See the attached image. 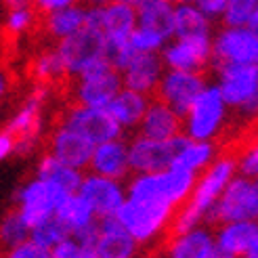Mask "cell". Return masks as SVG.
Listing matches in <instances>:
<instances>
[{"label":"cell","mask_w":258,"mask_h":258,"mask_svg":"<svg viewBox=\"0 0 258 258\" xmlns=\"http://www.w3.org/2000/svg\"><path fill=\"white\" fill-rule=\"evenodd\" d=\"M250 30L258 32V0H256V9H254V17H252V23H250Z\"/></svg>","instance_id":"obj_40"},{"label":"cell","mask_w":258,"mask_h":258,"mask_svg":"<svg viewBox=\"0 0 258 258\" xmlns=\"http://www.w3.org/2000/svg\"><path fill=\"white\" fill-rule=\"evenodd\" d=\"M70 198L68 191H63L61 187L48 183L42 178H34L28 185H23L17 193L19 202V212L23 216L25 225L30 227V231L38 229L44 225L46 221L55 216L57 208Z\"/></svg>","instance_id":"obj_10"},{"label":"cell","mask_w":258,"mask_h":258,"mask_svg":"<svg viewBox=\"0 0 258 258\" xmlns=\"http://www.w3.org/2000/svg\"><path fill=\"white\" fill-rule=\"evenodd\" d=\"M229 107L216 84H208L183 118L185 135L200 143H214L229 122Z\"/></svg>","instance_id":"obj_7"},{"label":"cell","mask_w":258,"mask_h":258,"mask_svg":"<svg viewBox=\"0 0 258 258\" xmlns=\"http://www.w3.org/2000/svg\"><path fill=\"white\" fill-rule=\"evenodd\" d=\"M174 38H214V21L196 7V3H178L174 11Z\"/></svg>","instance_id":"obj_25"},{"label":"cell","mask_w":258,"mask_h":258,"mask_svg":"<svg viewBox=\"0 0 258 258\" xmlns=\"http://www.w3.org/2000/svg\"><path fill=\"white\" fill-rule=\"evenodd\" d=\"M176 212L178 210H174L168 204L126 200L115 218L135 237L139 246H147V243H153L160 237L164 239Z\"/></svg>","instance_id":"obj_6"},{"label":"cell","mask_w":258,"mask_h":258,"mask_svg":"<svg viewBox=\"0 0 258 258\" xmlns=\"http://www.w3.org/2000/svg\"><path fill=\"white\" fill-rule=\"evenodd\" d=\"M208 84L210 82L206 78V74L166 70L153 99L166 103V105L170 109H174L180 118H185L187 111L193 107V103L198 101V97L204 93Z\"/></svg>","instance_id":"obj_14"},{"label":"cell","mask_w":258,"mask_h":258,"mask_svg":"<svg viewBox=\"0 0 258 258\" xmlns=\"http://www.w3.org/2000/svg\"><path fill=\"white\" fill-rule=\"evenodd\" d=\"M40 145L42 153H48V156H53L55 160L76 170L90 168V162H93L97 149V145L90 143L86 137L61 124H50V131L46 133Z\"/></svg>","instance_id":"obj_13"},{"label":"cell","mask_w":258,"mask_h":258,"mask_svg":"<svg viewBox=\"0 0 258 258\" xmlns=\"http://www.w3.org/2000/svg\"><path fill=\"white\" fill-rule=\"evenodd\" d=\"M227 107L239 118H258V63L212 68Z\"/></svg>","instance_id":"obj_5"},{"label":"cell","mask_w":258,"mask_h":258,"mask_svg":"<svg viewBox=\"0 0 258 258\" xmlns=\"http://www.w3.org/2000/svg\"><path fill=\"white\" fill-rule=\"evenodd\" d=\"M17 149V143H15V139H13V135L7 131H0V160H5L9 153H13Z\"/></svg>","instance_id":"obj_38"},{"label":"cell","mask_w":258,"mask_h":258,"mask_svg":"<svg viewBox=\"0 0 258 258\" xmlns=\"http://www.w3.org/2000/svg\"><path fill=\"white\" fill-rule=\"evenodd\" d=\"M164 74H166V66H164L162 55L137 53L135 59L131 61V66H128L122 74L124 88L151 99L153 95H156Z\"/></svg>","instance_id":"obj_17"},{"label":"cell","mask_w":258,"mask_h":258,"mask_svg":"<svg viewBox=\"0 0 258 258\" xmlns=\"http://www.w3.org/2000/svg\"><path fill=\"white\" fill-rule=\"evenodd\" d=\"M254 9L256 0H229L221 25L223 28H250Z\"/></svg>","instance_id":"obj_31"},{"label":"cell","mask_w":258,"mask_h":258,"mask_svg":"<svg viewBox=\"0 0 258 258\" xmlns=\"http://www.w3.org/2000/svg\"><path fill=\"white\" fill-rule=\"evenodd\" d=\"M256 223H258V218H256Z\"/></svg>","instance_id":"obj_41"},{"label":"cell","mask_w":258,"mask_h":258,"mask_svg":"<svg viewBox=\"0 0 258 258\" xmlns=\"http://www.w3.org/2000/svg\"><path fill=\"white\" fill-rule=\"evenodd\" d=\"M139 135L151 141H164L166 143V141H172L180 135H185V124L174 109L151 97L147 113L139 126Z\"/></svg>","instance_id":"obj_19"},{"label":"cell","mask_w":258,"mask_h":258,"mask_svg":"<svg viewBox=\"0 0 258 258\" xmlns=\"http://www.w3.org/2000/svg\"><path fill=\"white\" fill-rule=\"evenodd\" d=\"M30 239L32 241H36L38 246H42V248H46V250H50L53 252L59 243H63V241H68L70 239V233L66 231V227H63L57 218L53 216L50 221H46L44 225H40L38 229H34L32 233H30Z\"/></svg>","instance_id":"obj_30"},{"label":"cell","mask_w":258,"mask_h":258,"mask_svg":"<svg viewBox=\"0 0 258 258\" xmlns=\"http://www.w3.org/2000/svg\"><path fill=\"white\" fill-rule=\"evenodd\" d=\"M189 137L180 135L172 141H151L145 137H133L128 143V162L131 170L137 174H160L172 168L178 149L185 145Z\"/></svg>","instance_id":"obj_11"},{"label":"cell","mask_w":258,"mask_h":258,"mask_svg":"<svg viewBox=\"0 0 258 258\" xmlns=\"http://www.w3.org/2000/svg\"><path fill=\"white\" fill-rule=\"evenodd\" d=\"M90 170L97 176L120 180L131 172V162H128V143L122 139L109 141V143L97 145L93 162H90Z\"/></svg>","instance_id":"obj_21"},{"label":"cell","mask_w":258,"mask_h":258,"mask_svg":"<svg viewBox=\"0 0 258 258\" xmlns=\"http://www.w3.org/2000/svg\"><path fill=\"white\" fill-rule=\"evenodd\" d=\"M3 258H50V250H46L42 246H38L36 241L28 239V241L19 243L17 248L9 250Z\"/></svg>","instance_id":"obj_34"},{"label":"cell","mask_w":258,"mask_h":258,"mask_svg":"<svg viewBox=\"0 0 258 258\" xmlns=\"http://www.w3.org/2000/svg\"><path fill=\"white\" fill-rule=\"evenodd\" d=\"M216 248L231 258H246L252 241L258 237V223L256 221H239L227 223L214 229Z\"/></svg>","instance_id":"obj_22"},{"label":"cell","mask_w":258,"mask_h":258,"mask_svg":"<svg viewBox=\"0 0 258 258\" xmlns=\"http://www.w3.org/2000/svg\"><path fill=\"white\" fill-rule=\"evenodd\" d=\"M131 42L137 53H156V55H160L166 48V44H168L166 38H162L160 34L151 32V30H145V28H137Z\"/></svg>","instance_id":"obj_32"},{"label":"cell","mask_w":258,"mask_h":258,"mask_svg":"<svg viewBox=\"0 0 258 258\" xmlns=\"http://www.w3.org/2000/svg\"><path fill=\"white\" fill-rule=\"evenodd\" d=\"M235 176H237L235 156L233 153H221V156L212 162L210 168L198 176V183L191 193V198L185 202V206L172 218L162 243H168L170 239L202 227V223L208 221L210 212L214 210V206L218 204V200H221V196L225 193L227 185Z\"/></svg>","instance_id":"obj_1"},{"label":"cell","mask_w":258,"mask_h":258,"mask_svg":"<svg viewBox=\"0 0 258 258\" xmlns=\"http://www.w3.org/2000/svg\"><path fill=\"white\" fill-rule=\"evenodd\" d=\"M38 178L48 180V183L61 187L63 191H68L70 196L80 191L82 180H84L80 170L70 168V166L55 160L53 156H48V153H42L40 160H38Z\"/></svg>","instance_id":"obj_29"},{"label":"cell","mask_w":258,"mask_h":258,"mask_svg":"<svg viewBox=\"0 0 258 258\" xmlns=\"http://www.w3.org/2000/svg\"><path fill=\"white\" fill-rule=\"evenodd\" d=\"M139 28L135 3H107L103 5V30L107 40H131Z\"/></svg>","instance_id":"obj_24"},{"label":"cell","mask_w":258,"mask_h":258,"mask_svg":"<svg viewBox=\"0 0 258 258\" xmlns=\"http://www.w3.org/2000/svg\"><path fill=\"white\" fill-rule=\"evenodd\" d=\"M13 84H15V74L7 63H0V99L13 88Z\"/></svg>","instance_id":"obj_37"},{"label":"cell","mask_w":258,"mask_h":258,"mask_svg":"<svg viewBox=\"0 0 258 258\" xmlns=\"http://www.w3.org/2000/svg\"><path fill=\"white\" fill-rule=\"evenodd\" d=\"M55 218L66 227L70 237H76L78 233H82V231H86L90 225H95V221H97L93 208H90L78 193L70 196L59 206L55 212Z\"/></svg>","instance_id":"obj_28"},{"label":"cell","mask_w":258,"mask_h":258,"mask_svg":"<svg viewBox=\"0 0 258 258\" xmlns=\"http://www.w3.org/2000/svg\"><path fill=\"white\" fill-rule=\"evenodd\" d=\"M50 124L72 128V131L80 133L95 145L118 141L122 139L124 131L107 109H88L82 105H74V103H61L55 109L53 118H50Z\"/></svg>","instance_id":"obj_8"},{"label":"cell","mask_w":258,"mask_h":258,"mask_svg":"<svg viewBox=\"0 0 258 258\" xmlns=\"http://www.w3.org/2000/svg\"><path fill=\"white\" fill-rule=\"evenodd\" d=\"M78 196L93 208L97 218L115 216L126 202L124 187L118 180H109L97 174H86Z\"/></svg>","instance_id":"obj_16"},{"label":"cell","mask_w":258,"mask_h":258,"mask_svg":"<svg viewBox=\"0 0 258 258\" xmlns=\"http://www.w3.org/2000/svg\"><path fill=\"white\" fill-rule=\"evenodd\" d=\"M135 7L139 28L156 32L168 42L174 40V3H168V0H139V3H135Z\"/></svg>","instance_id":"obj_23"},{"label":"cell","mask_w":258,"mask_h":258,"mask_svg":"<svg viewBox=\"0 0 258 258\" xmlns=\"http://www.w3.org/2000/svg\"><path fill=\"white\" fill-rule=\"evenodd\" d=\"M164 250L166 258H214L218 252L214 229L202 225L164 243Z\"/></svg>","instance_id":"obj_20"},{"label":"cell","mask_w":258,"mask_h":258,"mask_svg":"<svg viewBox=\"0 0 258 258\" xmlns=\"http://www.w3.org/2000/svg\"><path fill=\"white\" fill-rule=\"evenodd\" d=\"M258 218V180L235 176L227 185L225 193L208 216L210 227H221L227 223L256 221Z\"/></svg>","instance_id":"obj_9"},{"label":"cell","mask_w":258,"mask_h":258,"mask_svg":"<svg viewBox=\"0 0 258 258\" xmlns=\"http://www.w3.org/2000/svg\"><path fill=\"white\" fill-rule=\"evenodd\" d=\"M246 258H258V237L252 241V246H250V250H248Z\"/></svg>","instance_id":"obj_39"},{"label":"cell","mask_w":258,"mask_h":258,"mask_svg":"<svg viewBox=\"0 0 258 258\" xmlns=\"http://www.w3.org/2000/svg\"><path fill=\"white\" fill-rule=\"evenodd\" d=\"M227 5H229V0H198L196 3V7L210 21H221L227 11Z\"/></svg>","instance_id":"obj_35"},{"label":"cell","mask_w":258,"mask_h":258,"mask_svg":"<svg viewBox=\"0 0 258 258\" xmlns=\"http://www.w3.org/2000/svg\"><path fill=\"white\" fill-rule=\"evenodd\" d=\"M258 63V32L250 28H218L212 38V68Z\"/></svg>","instance_id":"obj_12"},{"label":"cell","mask_w":258,"mask_h":258,"mask_svg":"<svg viewBox=\"0 0 258 258\" xmlns=\"http://www.w3.org/2000/svg\"><path fill=\"white\" fill-rule=\"evenodd\" d=\"M198 176L183 170H166L160 174H137L128 180L126 200L133 202H158L180 210L196 189Z\"/></svg>","instance_id":"obj_3"},{"label":"cell","mask_w":258,"mask_h":258,"mask_svg":"<svg viewBox=\"0 0 258 258\" xmlns=\"http://www.w3.org/2000/svg\"><path fill=\"white\" fill-rule=\"evenodd\" d=\"M50 258H86V252L82 250V246L76 239H68L59 243V246L50 252Z\"/></svg>","instance_id":"obj_36"},{"label":"cell","mask_w":258,"mask_h":258,"mask_svg":"<svg viewBox=\"0 0 258 258\" xmlns=\"http://www.w3.org/2000/svg\"><path fill=\"white\" fill-rule=\"evenodd\" d=\"M235 160H237V174L239 176L258 180V139L250 141L248 145H243L241 151L235 156Z\"/></svg>","instance_id":"obj_33"},{"label":"cell","mask_w":258,"mask_h":258,"mask_svg":"<svg viewBox=\"0 0 258 258\" xmlns=\"http://www.w3.org/2000/svg\"><path fill=\"white\" fill-rule=\"evenodd\" d=\"M124 90L122 74L115 72L107 59H99L76 78L72 95L66 103L82 105L88 109H107L113 99Z\"/></svg>","instance_id":"obj_4"},{"label":"cell","mask_w":258,"mask_h":258,"mask_svg":"<svg viewBox=\"0 0 258 258\" xmlns=\"http://www.w3.org/2000/svg\"><path fill=\"white\" fill-rule=\"evenodd\" d=\"M149 101H151L149 97L124 88L122 93L113 99V103L107 107V111L113 115V120L122 128H139L145 118V113H147Z\"/></svg>","instance_id":"obj_27"},{"label":"cell","mask_w":258,"mask_h":258,"mask_svg":"<svg viewBox=\"0 0 258 258\" xmlns=\"http://www.w3.org/2000/svg\"><path fill=\"white\" fill-rule=\"evenodd\" d=\"M160 55L166 70L206 74L208 68L212 70V38H187V40L174 38Z\"/></svg>","instance_id":"obj_15"},{"label":"cell","mask_w":258,"mask_h":258,"mask_svg":"<svg viewBox=\"0 0 258 258\" xmlns=\"http://www.w3.org/2000/svg\"><path fill=\"white\" fill-rule=\"evenodd\" d=\"M216 158H218V149L214 143H200V141L187 139L185 145L176 153L172 168L200 176L202 172H206L210 168Z\"/></svg>","instance_id":"obj_26"},{"label":"cell","mask_w":258,"mask_h":258,"mask_svg":"<svg viewBox=\"0 0 258 258\" xmlns=\"http://www.w3.org/2000/svg\"><path fill=\"white\" fill-rule=\"evenodd\" d=\"M256 135H258V131H256Z\"/></svg>","instance_id":"obj_42"},{"label":"cell","mask_w":258,"mask_h":258,"mask_svg":"<svg viewBox=\"0 0 258 258\" xmlns=\"http://www.w3.org/2000/svg\"><path fill=\"white\" fill-rule=\"evenodd\" d=\"M105 30H103V5L86 9L84 25L74 36L57 42V53L72 78L99 59H105Z\"/></svg>","instance_id":"obj_2"},{"label":"cell","mask_w":258,"mask_h":258,"mask_svg":"<svg viewBox=\"0 0 258 258\" xmlns=\"http://www.w3.org/2000/svg\"><path fill=\"white\" fill-rule=\"evenodd\" d=\"M99 221V241L95 254L99 258H141V246L135 237L120 225L115 216L97 218Z\"/></svg>","instance_id":"obj_18"}]
</instances>
